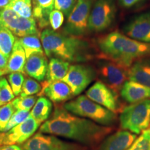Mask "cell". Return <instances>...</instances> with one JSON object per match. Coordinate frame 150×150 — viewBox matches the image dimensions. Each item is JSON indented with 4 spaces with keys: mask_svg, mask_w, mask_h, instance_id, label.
<instances>
[{
    "mask_svg": "<svg viewBox=\"0 0 150 150\" xmlns=\"http://www.w3.org/2000/svg\"><path fill=\"white\" fill-rule=\"evenodd\" d=\"M111 127H105L86 118L71 113L63 106H56L39 132L63 137L93 149L112 132Z\"/></svg>",
    "mask_w": 150,
    "mask_h": 150,
    "instance_id": "cell-1",
    "label": "cell"
},
{
    "mask_svg": "<svg viewBox=\"0 0 150 150\" xmlns=\"http://www.w3.org/2000/svg\"><path fill=\"white\" fill-rule=\"evenodd\" d=\"M101 59L115 62L129 69L138 60L150 57V43L136 40L115 31L99 38Z\"/></svg>",
    "mask_w": 150,
    "mask_h": 150,
    "instance_id": "cell-2",
    "label": "cell"
},
{
    "mask_svg": "<svg viewBox=\"0 0 150 150\" xmlns=\"http://www.w3.org/2000/svg\"><path fill=\"white\" fill-rule=\"evenodd\" d=\"M40 40L49 58H59L69 63L86 61L91 58L88 43L76 36L47 28L41 33Z\"/></svg>",
    "mask_w": 150,
    "mask_h": 150,
    "instance_id": "cell-3",
    "label": "cell"
},
{
    "mask_svg": "<svg viewBox=\"0 0 150 150\" xmlns=\"http://www.w3.org/2000/svg\"><path fill=\"white\" fill-rule=\"evenodd\" d=\"M71 113L86 118L105 127H112L117 123V113L95 103L86 95H79L76 99L63 105Z\"/></svg>",
    "mask_w": 150,
    "mask_h": 150,
    "instance_id": "cell-4",
    "label": "cell"
},
{
    "mask_svg": "<svg viewBox=\"0 0 150 150\" xmlns=\"http://www.w3.org/2000/svg\"><path fill=\"white\" fill-rule=\"evenodd\" d=\"M119 120L123 130L136 135L141 134L150 125V99L131 104L123 108Z\"/></svg>",
    "mask_w": 150,
    "mask_h": 150,
    "instance_id": "cell-5",
    "label": "cell"
},
{
    "mask_svg": "<svg viewBox=\"0 0 150 150\" xmlns=\"http://www.w3.org/2000/svg\"><path fill=\"white\" fill-rule=\"evenodd\" d=\"M117 6L115 0H97L89 16L88 30L94 32L105 31L115 20Z\"/></svg>",
    "mask_w": 150,
    "mask_h": 150,
    "instance_id": "cell-6",
    "label": "cell"
},
{
    "mask_svg": "<svg viewBox=\"0 0 150 150\" xmlns=\"http://www.w3.org/2000/svg\"><path fill=\"white\" fill-rule=\"evenodd\" d=\"M24 150H91L76 142L65 141L53 135L38 132L22 146Z\"/></svg>",
    "mask_w": 150,
    "mask_h": 150,
    "instance_id": "cell-7",
    "label": "cell"
},
{
    "mask_svg": "<svg viewBox=\"0 0 150 150\" xmlns=\"http://www.w3.org/2000/svg\"><path fill=\"white\" fill-rule=\"evenodd\" d=\"M95 0H76L64 27L65 34L80 36L88 30L89 16Z\"/></svg>",
    "mask_w": 150,
    "mask_h": 150,
    "instance_id": "cell-8",
    "label": "cell"
},
{
    "mask_svg": "<svg viewBox=\"0 0 150 150\" xmlns=\"http://www.w3.org/2000/svg\"><path fill=\"white\" fill-rule=\"evenodd\" d=\"M0 24L20 38L38 35L36 21L34 18L22 17L8 7L0 11Z\"/></svg>",
    "mask_w": 150,
    "mask_h": 150,
    "instance_id": "cell-9",
    "label": "cell"
},
{
    "mask_svg": "<svg viewBox=\"0 0 150 150\" xmlns=\"http://www.w3.org/2000/svg\"><path fill=\"white\" fill-rule=\"evenodd\" d=\"M97 67L101 81L117 95L120 94L123 84L128 79V69L105 59L99 60Z\"/></svg>",
    "mask_w": 150,
    "mask_h": 150,
    "instance_id": "cell-10",
    "label": "cell"
},
{
    "mask_svg": "<svg viewBox=\"0 0 150 150\" xmlns=\"http://www.w3.org/2000/svg\"><path fill=\"white\" fill-rule=\"evenodd\" d=\"M96 75V71L90 65L74 64L70 65L62 81L70 86L74 96H77L95 80Z\"/></svg>",
    "mask_w": 150,
    "mask_h": 150,
    "instance_id": "cell-11",
    "label": "cell"
},
{
    "mask_svg": "<svg viewBox=\"0 0 150 150\" xmlns=\"http://www.w3.org/2000/svg\"><path fill=\"white\" fill-rule=\"evenodd\" d=\"M86 96L103 107L117 113L123 109L118 95L101 81H97L86 91Z\"/></svg>",
    "mask_w": 150,
    "mask_h": 150,
    "instance_id": "cell-12",
    "label": "cell"
},
{
    "mask_svg": "<svg viewBox=\"0 0 150 150\" xmlns=\"http://www.w3.org/2000/svg\"><path fill=\"white\" fill-rule=\"evenodd\" d=\"M38 126V124L30 114L24 122L4 133V145H22L33 136Z\"/></svg>",
    "mask_w": 150,
    "mask_h": 150,
    "instance_id": "cell-13",
    "label": "cell"
},
{
    "mask_svg": "<svg viewBox=\"0 0 150 150\" xmlns=\"http://www.w3.org/2000/svg\"><path fill=\"white\" fill-rule=\"evenodd\" d=\"M125 34L142 42L150 43V12L135 17L123 29Z\"/></svg>",
    "mask_w": 150,
    "mask_h": 150,
    "instance_id": "cell-14",
    "label": "cell"
},
{
    "mask_svg": "<svg viewBox=\"0 0 150 150\" xmlns=\"http://www.w3.org/2000/svg\"><path fill=\"white\" fill-rule=\"evenodd\" d=\"M136 138V134L122 129L108 135L93 150H127Z\"/></svg>",
    "mask_w": 150,
    "mask_h": 150,
    "instance_id": "cell-15",
    "label": "cell"
},
{
    "mask_svg": "<svg viewBox=\"0 0 150 150\" xmlns=\"http://www.w3.org/2000/svg\"><path fill=\"white\" fill-rule=\"evenodd\" d=\"M45 95L47 98L54 103H61L70 100L74 97L72 90L66 83L62 80L42 83V90L38 94L39 96Z\"/></svg>",
    "mask_w": 150,
    "mask_h": 150,
    "instance_id": "cell-16",
    "label": "cell"
},
{
    "mask_svg": "<svg viewBox=\"0 0 150 150\" xmlns=\"http://www.w3.org/2000/svg\"><path fill=\"white\" fill-rule=\"evenodd\" d=\"M120 95L124 101L129 104L150 99V88L139 83L127 80L123 84Z\"/></svg>",
    "mask_w": 150,
    "mask_h": 150,
    "instance_id": "cell-17",
    "label": "cell"
},
{
    "mask_svg": "<svg viewBox=\"0 0 150 150\" xmlns=\"http://www.w3.org/2000/svg\"><path fill=\"white\" fill-rule=\"evenodd\" d=\"M48 62L44 54H34L27 58L24 73L34 79L42 81L47 77Z\"/></svg>",
    "mask_w": 150,
    "mask_h": 150,
    "instance_id": "cell-18",
    "label": "cell"
},
{
    "mask_svg": "<svg viewBox=\"0 0 150 150\" xmlns=\"http://www.w3.org/2000/svg\"><path fill=\"white\" fill-rule=\"evenodd\" d=\"M128 79L150 88V57L138 60L131 65Z\"/></svg>",
    "mask_w": 150,
    "mask_h": 150,
    "instance_id": "cell-19",
    "label": "cell"
},
{
    "mask_svg": "<svg viewBox=\"0 0 150 150\" xmlns=\"http://www.w3.org/2000/svg\"><path fill=\"white\" fill-rule=\"evenodd\" d=\"M26 58L25 52L20 44V40L19 39H16L8 59L6 67L4 70V74L16 72L24 73Z\"/></svg>",
    "mask_w": 150,
    "mask_h": 150,
    "instance_id": "cell-20",
    "label": "cell"
},
{
    "mask_svg": "<svg viewBox=\"0 0 150 150\" xmlns=\"http://www.w3.org/2000/svg\"><path fill=\"white\" fill-rule=\"evenodd\" d=\"M33 17L40 28L50 24V13L54 9V0H33Z\"/></svg>",
    "mask_w": 150,
    "mask_h": 150,
    "instance_id": "cell-21",
    "label": "cell"
},
{
    "mask_svg": "<svg viewBox=\"0 0 150 150\" xmlns=\"http://www.w3.org/2000/svg\"><path fill=\"white\" fill-rule=\"evenodd\" d=\"M70 64L69 62L59 58H51L48 64L46 81L62 80L68 72Z\"/></svg>",
    "mask_w": 150,
    "mask_h": 150,
    "instance_id": "cell-22",
    "label": "cell"
},
{
    "mask_svg": "<svg viewBox=\"0 0 150 150\" xmlns=\"http://www.w3.org/2000/svg\"><path fill=\"white\" fill-rule=\"evenodd\" d=\"M52 110V101L46 97H40L36 100L30 114L40 125L41 123L47 120L51 115Z\"/></svg>",
    "mask_w": 150,
    "mask_h": 150,
    "instance_id": "cell-23",
    "label": "cell"
},
{
    "mask_svg": "<svg viewBox=\"0 0 150 150\" xmlns=\"http://www.w3.org/2000/svg\"><path fill=\"white\" fill-rule=\"evenodd\" d=\"M38 35H31L22 37L19 39L20 44L25 52L26 57L29 58L34 54H44Z\"/></svg>",
    "mask_w": 150,
    "mask_h": 150,
    "instance_id": "cell-24",
    "label": "cell"
},
{
    "mask_svg": "<svg viewBox=\"0 0 150 150\" xmlns=\"http://www.w3.org/2000/svg\"><path fill=\"white\" fill-rule=\"evenodd\" d=\"M16 41V37L10 30L0 24V52L8 59Z\"/></svg>",
    "mask_w": 150,
    "mask_h": 150,
    "instance_id": "cell-25",
    "label": "cell"
},
{
    "mask_svg": "<svg viewBox=\"0 0 150 150\" xmlns=\"http://www.w3.org/2000/svg\"><path fill=\"white\" fill-rule=\"evenodd\" d=\"M8 7L24 18H33L31 0H12Z\"/></svg>",
    "mask_w": 150,
    "mask_h": 150,
    "instance_id": "cell-26",
    "label": "cell"
},
{
    "mask_svg": "<svg viewBox=\"0 0 150 150\" xmlns=\"http://www.w3.org/2000/svg\"><path fill=\"white\" fill-rule=\"evenodd\" d=\"M127 150H150V129L142 131Z\"/></svg>",
    "mask_w": 150,
    "mask_h": 150,
    "instance_id": "cell-27",
    "label": "cell"
},
{
    "mask_svg": "<svg viewBox=\"0 0 150 150\" xmlns=\"http://www.w3.org/2000/svg\"><path fill=\"white\" fill-rule=\"evenodd\" d=\"M15 95L10 84L4 77H0V103L1 106L11 102Z\"/></svg>",
    "mask_w": 150,
    "mask_h": 150,
    "instance_id": "cell-28",
    "label": "cell"
},
{
    "mask_svg": "<svg viewBox=\"0 0 150 150\" xmlns=\"http://www.w3.org/2000/svg\"><path fill=\"white\" fill-rule=\"evenodd\" d=\"M15 112L16 108L11 102L0 106V132L4 133L6 127Z\"/></svg>",
    "mask_w": 150,
    "mask_h": 150,
    "instance_id": "cell-29",
    "label": "cell"
},
{
    "mask_svg": "<svg viewBox=\"0 0 150 150\" xmlns=\"http://www.w3.org/2000/svg\"><path fill=\"white\" fill-rule=\"evenodd\" d=\"M37 97L31 95L27 97H19L11 102L17 110H29L33 107L37 100Z\"/></svg>",
    "mask_w": 150,
    "mask_h": 150,
    "instance_id": "cell-30",
    "label": "cell"
},
{
    "mask_svg": "<svg viewBox=\"0 0 150 150\" xmlns=\"http://www.w3.org/2000/svg\"><path fill=\"white\" fill-rule=\"evenodd\" d=\"M41 90H42V86L34 79L27 78L24 79L20 96L27 97L37 93L39 94Z\"/></svg>",
    "mask_w": 150,
    "mask_h": 150,
    "instance_id": "cell-31",
    "label": "cell"
},
{
    "mask_svg": "<svg viewBox=\"0 0 150 150\" xmlns=\"http://www.w3.org/2000/svg\"><path fill=\"white\" fill-rule=\"evenodd\" d=\"M7 79H8V81L13 90L15 96L20 95L22 86L25 79L24 73L19 72L10 73Z\"/></svg>",
    "mask_w": 150,
    "mask_h": 150,
    "instance_id": "cell-32",
    "label": "cell"
},
{
    "mask_svg": "<svg viewBox=\"0 0 150 150\" xmlns=\"http://www.w3.org/2000/svg\"><path fill=\"white\" fill-rule=\"evenodd\" d=\"M30 115L29 110H17L11 116L10 120H9L8 125L6 127L5 132H7L14 127L20 125L22 122L25 120Z\"/></svg>",
    "mask_w": 150,
    "mask_h": 150,
    "instance_id": "cell-33",
    "label": "cell"
},
{
    "mask_svg": "<svg viewBox=\"0 0 150 150\" xmlns=\"http://www.w3.org/2000/svg\"><path fill=\"white\" fill-rule=\"evenodd\" d=\"M76 0H54V9L61 11L67 18L76 4Z\"/></svg>",
    "mask_w": 150,
    "mask_h": 150,
    "instance_id": "cell-34",
    "label": "cell"
},
{
    "mask_svg": "<svg viewBox=\"0 0 150 150\" xmlns=\"http://www.w3.org/2000/svg\"><path fill=\"white\" fill-rule=\"evenodd\" d=\"M64 14L59 10L54 9L50 13L49 20H50V24L51 25L52 29L54 31H56L61 27L64 22Z\"/></svg>",
    "mask_w": 150,
    "mask_h": 150,
    "instance_id": "cell-35",
    "label": "cell"
},
{
    "mask_svg": "<svg viewBox=\"0 0 150 150\" xmlns=\"http://www.w3.org/2000/svg\"><path fill=\"white\" fill-rule=\"evenodd\" d=\"M141 1L142 0H118L120 5L126 8H131Z\"/></svg>",
    "mask_w": 150,
    "mask_h": 150,
    "instance_id": "cell-36",
    "label": "cell"
},
{
    "mask_svg": "<svg viewBox=\"0 0 150 150\" xmlns=\"http://www.w3.org/2000/svg\"><path fill=\"white\" fill-rule=\"evenodd\" d=\"M0 150H24L16 145H5L0 146Z\"/></svg>",
    "mask_w": 150,
    "mask_h": 150,
    "instance_id": "cell-37",
    "label": "cell"
},
{
    "mask_svg": "<svg viewBox=\"0 0 150 150\" xmlns=\"http://www.w3.org/2000/svg\"><path fill=\"white\" fill-rule=\"evenodd\" d=\"M7 63H8V59L0 52V70H4L7 65Z\"/></svg>",
    "mask_w": 150,
    "mask_h": 150,
    "instance_id": "cell-38",
    "label": "cell"
},
{
    "mask_svg": "<svg viewBox=\"0 0 150 150\" xmlns=\"http://www.w3.org/2000/svg\"><path fill=\"white\" fill-rule=\"evenodd\" d=\"M12 0H0V10L8 7Z\"/></svg>",
    "mask_w": 150,
    "mask_h": 150,
    "instance_id": "cell-39",
    "label": "cell"
},
{
    "mask_svg": "<svg viewBox=\"0 0 150 150\" xmlns=\"http://www.w3.org/2000/svg\"><path fill=\"white\" fill-rule=\"evenodd\" d=\"M4 133L0 132V146L4 145Z\"/></svg>",
    "mask_w": 150,
    "mask_h": 150,
    "instance_id": "cell-40",
    "label": "cell"
},
{
    "mask_svg": "<svg viewBox=\"0 0 150 150\" xmlns=\"http://www.w3.org/2000/svg\"><path fill=\"white\" fill-rule=\"evenodd\" d=\"M4 74V70H0V77H1L2 75Z\"/></svg>",
    "mask_w": 150,
    "mask_h": 150,
    "instance_id": "cell-41",
    "label": "cell"
},
{
    "mask_svg": "<svg viewBox=\"0 0 150 150\" xmlns=\"http://www.w3.org/2000/svg\"><path fill=\"white\" fill-rule=\"evenodd\" d=\"M0 106H1V103H0Z\"/></svg>",
    "mask_w": 150,
    "mask_h": 150,
    "instance_id": "cell-42",
    "label": "cell"
},
{
    "mask_svg": "<svg viewBox=\"0 0 150 150\" xmlns=\"http://www.w3.org/2000/svg\"><path fill=\"white\" fill-rule=\"evenodd\" d=\"M0 11H1V10H0Z\"/></svg>",
    "mask_w": 150,
    "mask_h": 150,
    "instance_id": "cell-43",
    "label": "cell"
}]
</instances>
